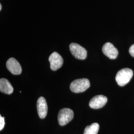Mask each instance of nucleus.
Returning <instances> with one entry per match:
<instances>
[{"instance_id":"obj_1","label":"nucleus","mask_w":134,"mask_h":134,"mask_svg":"<svg viewBox=\"0 0 134 134\" xmlns=\"http://www.w3.org/2000/svg\"><path fill=\"white\" fill-rule=\"evenodd\" d=\"M133 76V72L131 69L129 68H124L117 73L115 80L119 86H123L130 81Z\"/></svg>"},{"instance_id":"obj_2","label":"nucleus","mask_w":134,"mask_h":134,"mask_svg":"<svg viewBox=\"0 0 134 134\" xmlns=\"http://www.w3.org/2000/svg\"><path fill=\"white\" fill-rule=\"evenodd\" d=\"M90 86V82L88 79H77L71 83L70 89L71 91L75 93H81L86 91Z\"/></svg>"},{"instance_id":"obj_3","label":"nucleus","mask_w":134,"mask_h":134,"mask_svg":"<svg viewBox=\"0 0 134 134\" xmlns=\"http://www.w3.org/2000/svg\"><path fill=\"white\" fill-rule=\"evenodd\" d=\"M73 111L67 108H64L60 110L58 116V121L59 124L61 126H64L69 123L74 118Z\"/></svg>"},{"instance_id":"obj_4","label":"nucleus","mask_w":134,"mask_h":134,"mask_svg":"<svg viewBox=\"0 0 134 134\" xmlns=\"http://www.w3.org/2000/svg\"><path fill=\"white\" fill-rule=\"evenodd\" d=\"M70 50L72 55L77 59L85 60L87 57V51L85 48L77 43H72L70 45Z\"/></svg>"},{"instance_id":"obj_5","label":"nucleus","mask_w":134,"mask_h":134,"mask_svg":"<svg viewBox=\"0 0 134 134\" xmlns=\"http://www.w3.org/2000/svg\"><path fill=\"white\" fill-rule=\"evenodd\" d=\"M49 61L50 63L51 69L56 71L62 66L63 59L62 56L57 52H54L49 57Z\"/></svg>"},{"instance_id":"obj_6","label":"nucleus","mask_w":134,"mask_h":134,"mask_svg":"<svg viewBox=\"0 0 134 134\" xmlns=\"http://www.w3.org/2000/svg\"><path fill=\"white\" fill-rule=\"evenodd\" d=\"M107 102L105 96L98 95L94 96L89 102L90 107L92 109H99L105 106Z\"/></svg>"},{"instance_id":"obj_7","label":"nucleus","mask_w":134,"mask_h":134,"mask_svg":"<svg viewBox=\"0 0 134 134\" xmlns=\"http://www.w3.org/2000/svg\"><path fill=\"white\" fill-rule=\"evenodd\" d=\"M6 66L12 74L18 75L22 72V69L19 62L14 58H10L7 62Z\"/></svg>"},{"instance_id":"obj_8","label":"nucleus","mask_w":134,"mask_h":134,"mask_svg":"<svg viewBox=\"0 0 134 134\" xmlns=\"http://www.w3.org/2000/svg\"><path fill=\"white\" fill-rule=\"evenodd\" d=\"M102 52L110 59H116L118 55V51L114 46L110 42L106 43L102 47Z\"/></svg>"},{"instance_id":"obj_9","label":"nucleus","mask_w":134,"mask_h":134,"mask_svg":"<svg viewBox=\"0 0 134 134\" xmlns=\"http://www.w3.org/2000/svg\"><path fill=\"white\" fill-rule=\"evenodd\" d=\"M37 110L39 117L41 119H44L46 117L48 111V106L46 101L43 97H39L37 100Z\"/></svg>"},{"instance_id":"obj_10","label":"nucleus","mask_w":134,"mask_h":134,"mask_svg":"<svg viewBox=\"0 0 134 134\" xmlns=\"http://www.w3.org/2000/svg\"><path fill=\"white\" fill-rule=\"evenodd\" d=\"M0 91L7 94H10L14 91V88L8 80L2 78L0 80Z\"/></svg>"},{"instance_id":"obj_11","label":"nucleus","mask_w":134,"mask_h":134,"mask_svg":"<svg viewBox=\"0 0 134 134\" xmlns=\"http://www.w3.org/2000/svg\"><path fill=\"white\" fill-rule=\"evenodd\" d=\"M99 129V125L94 123L86 127L83 134H97Z\"/></svg>"},{"instance_id":"obj_12","label":"nucleus","mask_w":134,"mask_h":134,"mask_svg":"<svg viewBox=\"0 0 134 134\" xmlns=\"http://www.w3.org/2000/svg\"><path fill=\"white\" fill-rule=\"evenodd\" d=\"M5 118L4 117H2L0 115V130H2L5 126Z\"/></svg>"},{"instance_id":"obj_13","label":"nucleus","mask_w":134,"mask_h":134,"mask_svg":"<svg viewBox=\"0 0 134 134\" xmlns=\"http://www.w3.org/2000/svg\"><path fill=\"white\" fill-rule=\"evenodd\" d=\"M129 53L130 55L134 57V44L132 45L129 49Z\"/></svg>"},{"instance_id":"obj_14","label":"nucleus","mask_w":134,"mask_h":134,"mask_svg":"<svg viewBox=\"0 0 134 134\" xmlns=\"http://www.w3.org/2000/svg\"><path fill=\"white\" fill-rule=\"evenodd\" d=\"M2 5H1V4H0V10H2Z\"/></svg>"}]
</instances>
